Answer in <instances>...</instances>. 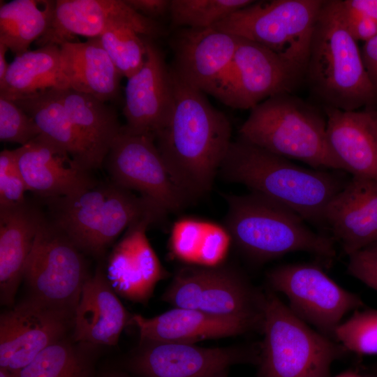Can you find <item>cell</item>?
<instances>
[{"label": "cell", "mask_w": 377, "mask_h": 377, "mask_svg": "<svg viewBox=\"0 0 377 377\" xmlns=\"http://www.w3.org/2000/svg\"><path fill=\"white\" fill-rule=\"evenodd\" d=\"M101 43L122 76L130 77L143 66L147 54L144 37L119 24H112L98 36Z\"/></svg>", "instance_id": "836d02e7"}, {"label": "cell", "mask_w": 377, "mask_h": 377, "mask_svg": "<svg viewBox=\"0 0 377 377\" xmlns=\"http://www.w3.org/2000/svg\"><path fill=\"white\" fill-rule=\"evenodd\" d=\"M360 51L368 78L377 95V35L365 42Z\"/></svg>", "instance_id": "60d3db41"}, {"label": "cell", "mask_w": 377, "mask_h": 377, "mask_svg": "<svg viewBox=\"0 0 377 377\" xmlns=\"http://www.w3.org/2000/svg\"><path fill=\"white\" fill-rule=\"evenodd\" d=\"M13 101L35 121L40 135L68 153L82 168L93 170L85 146L55 89Z\"/></svg>", "instance_id": "f546056e"}, {"label": "cell", "mask_w": 377, "mask_h": 377, "mask_svg": "<svg viewBox=\"0 0 377 377\" xmlns=\"http://www.w3.org/2000/svg\"><path fill=\"white\" fill-rule=\"evenodd\" d=\"M170 68L173 110L154 138L172 179L191 202L212 188L232 142V127L227 116L209 103L206 94Z\"/></svg>", "instance_id": "6da1fadb"}, {"label": "cell", "mask_w": 377, "mask_h": 377, "mask_svg": "<svg viewBox=\"0 0 377 377\" xmlns=\"http://www.w3.org/2000/svg\"><path fill=\"white\" fill-rule=\"evenodd\" d=\"M323 224L348 256L377 242V179L352 177L327 205Z\"/></svg>", "instance_id": "44dd1931"}, {"label": "cell", "mask_w": 377, "mask_h": 377, "mask_svg": "<svg viewBox=\"0 0 377 377\" xmlns=\"http://www.w3.org/2000/svg\"><path fill=\"white\" fill-rule=\"evenodd\" d=\"M211 377H229L228 376V369L219 371Z\"/></svg>", "instance_id": "c3c4849f"}, {"label": "cell", "mask_w": 377, "mask_h": 377, "mask_svg": "<svg viewBox=\"0 0 377 377\" xmlns=\"http://www.w3.org/2000/svg\"><path fill=\"white\" fill-rule=\"evenodd\" d=\"M260 346L205 348L195 344L140 341L124 367L138 377H211L240 364H258Z\"/></svg>", "instance_id": "5bb4252c"}, {"label": "cell", "mask_w": 377, "mask_h": 377, "mask_svg": "<svg viewBox=\"0 0 377 377\" xmlns=\"http://www.w3.org/2000/svg\"><path fill=\"white\" fill-rule=\"evenodd\" d=\"M99 377H130L126 373L119 371H107L101 374Z\"/></svg>", "instance_id": "bcb514c9"}, {"label": "cell", "mask_w": 377, "mask_h": 377, "mask_svg": "<svg viewBox=\"0 0 377 377\" xmlns=\"http://www.w3.org/2000/svg\"><path fill=\"white\" fill-rule=\"evenodd\" d=\"M323 110L327 144L343 170L352 177L377 179V133L367 114L363 110Z\"/></svg>", "instance_id": "d4e9b609"}, {"label": "cell", "mask_w": 377, "mask_h": 377, "mask_svg": "<svg viewBox=\"0 0 377 377\" xmlns=\"http://www.w3.org/2000/svg\"><path fill=\"white\" fill-rule=\"evenodd\" d=\"M133 315L124 307L99 265L85 281L73 318V339L98 347L115 346Z\"/></svg>", "instance_id": "7402d4cb"}, {"label": "cell", "mask_w": 377, "mask_h": 377, "mask_svg": "<svg viewBox=\"0 0 377 377\" xmlns=\"http://www.w3.org/2000/svg\"><path fill=\"white\" fill-rule=\"evenodd\" d=\"M363 110L370 118L377 133V97L371 104L363 108Z\"/></svg>", "instance_id": "ee69618b"}, {"label": "cell", "mask_w": 377, "mask_h": 377, "mask_svg": "<svg viewBox=\"0 0 377 377\" xmlns=\"http://www.w3.org/2000/svg\"><path fill=\"white\" fill-rule=\"evenodd\" d=\"M232 244L226 228L192 217L178 219L169 239L171 255L185 265L213 267L223 265Z\"/></svg>", "instance_id": "f1b7e54d"}, {"label": "cell", "mask_w": 377, "mask_h": 377, "mask_svg": "<svg viewBox=\"0 0 377 377\" xmlns=\"http://www.w3.org/2000/svg\"><path fill=\"white\" fill-rule=\"evenodd\" d=\"M97 347L67 335L48 346L13 377H96Z\"/></svg>", "instance_id": "1f68e13d"}, {"label": "cell", "mask_w": 377, "mask_h": 377, "mask_svg": "<svg viewBox=\"0 0 377 377\" xmlns=\"http://www.w3.org/2000/svg\"><path fill=\"white\" fill-rule=\"evenodd\" d=\"M55 91L85 146L93 170L101 168L121 131L116 112L91 95L72 89Z\"/></svg>", "instance_id": "4316f807"}, {"label": "cell", "mask_w": 377, "mask_h": 377, "mask_svg": "<svg viewBox=\"0 0 377 377\" xmlns=\"http://www.w3.org/2000/svg\"><path fill=\"white\" fill-rule=\"evenodd\" d=\"M259 377H329L332 363L348 352L297 317L276 295L265 293Z\"/></svg>", "instance_id": "52a82bcc"}, {"label": "cell", "mask_w": 377, "mask_h": 377, "mask_svg": "<svg viewBox=\"0 0 377 377\" xmlns=\"http://www.w3.org/2000/svg\"><path fill=\"white\" fill-rule=\"evenodd\" d=\"M335 377H372L371 375L368 373H360L358 371L350 370L339 374Z\"/></svg>", "instance_id": "f6af8a7d"}, {"label": "cell", "mask_w": 377, "mask_h": 377, "mask_svg": "<svg viewBox=\"0 0 377 377\" xmlns=\"http://www.w3.org/2000/svg\"><path fill=\"white\" fill-rule=\"evenodd\" d=\"M348 257V273L377 291V253L364 249Z\"/></svg>", "instance_id": "74e56055"}, {"label": "cell", "mask_w": 377, "mask_h": 377, "mask_svg": "<svg viewBox=\"0 0 377 377\" xmlns=\"http://www.w3.org/2000/svg\"><path fill=\"white\" fill-rule=\"evenodd\" d=\"M334 340L348 352L377 355V309H357L336 328Z\"/></svg>", "instance_id": "e575fe53"}, {"label": "cell", "mask_w": 377, "mask_h": 377, "mask_svg": "<svg viewBox=\"0 0 377 377\" xmlns=\"http://www.w3.org/2000/svg\"><path fill=\"white\" fill-rule=\"evenodd\" d=\"M52 222L85 254L100 258L134 222L167 213L151 200L113 182L96 184L77 194L49 199Z\"/></svg>", "instance_id": "277c9868"}, {"label": "cell", "mask_w": 377, "mask_h": 377, "mask_svg": "<svg viewBox=\"0 0 377 377\" xmlns=\"http://www.w3.org/2000/svg\"><path fill=\"white\" fill-rule=\"evenodd\" d=\"M219 170L228 180L316 225L323 224L327 205L348 182L332 172L300 166L240 138L231 142Z\"/></svg>", "instance_id": "7a4b0ae2"}, {"label": "cell", "mask_w": 377, "mask_h": 377, "mask_svg": "<svg viewBox=\"0 0 377 377\" xmlns=\"http://www.w3.org/2000/svg\"><path fill=\"white\" fill-rule=\"evenodd\" d=\"M105 161L112 182L139 192L167 213L179 212L190 203L172 179L151 135L121 128Z\"/></svg>", "instance_id": "4fadbf2b"}, {"label": "cell", "mask_w": 377, "mask_h": 377, "mask_svg": "<svg viewBox=\"0 0 377 377\" xmlns=\"http://www.w3.org/2000/svg\"><path fill=\"white\" fill-rule=\"evenodd\" d=\"M161 299L175 308L244 320L262 332L265 293L232 267L185 265L176 271Z\"/></svg>", "instance_id": "9c48e42d"}, {"label": "cell", "mask_w": 377, "mask_h": 377, "mask_svg": "<svg viewBox=\"0 0 377 377\" xmlns=\"http://www.w3.org/2000/svg\"><path fill=\"white\" fill-rule=\"evenodd\" d=\"M365 249L373 251L377 253V242L373 244L372 245L368 246Z\"/></svg>", "instance_id": "681fc988"}, {"label": "cell", "mask_w": 377, "mask_h": 377, "mask_svg": "<svg viewBox=\"0 0 377 377\" xmlns=\"http://www.w3.org/2000/svg\"><path fill=\"white\" fill-rule=\"evenodd\" d=\"M322 107L356 111L377 97L357 41L349 32L342 0H325L313 31L304 75Z\"/></svg>", "instance_id": "3957f363"}, {"label": "cell", "mask_w": 377, "mask_h": 377, "mask_svg": "<svg viewBox=\"0 0 377 377\" xmlns=\"http://www.w3.org/2000/svg\"><path fill=\"white\" fill-rule=\"evenodd\" d=\"M74 316L29 297L0 315V367L11 372L31 363L73 330Z\"/></svg>", "instance_id": "9a60e30c"}, {"label": "cell", "mask_w": 377, "mask_h": 377, "mask_svg": "<svg viewBox=\"0 0 377 377\" xmlns=\"http://www.w3.org/2000/svg\"><path fill=\"white\" fill-rule=\"evenodd\" d=\"M40 134L35 121L13 100L0 96V140L26 145Z\"/></svg>", "instance_id": "d590c367"}, {"label": "cell", "mask_w": 377, "mask_h": 377, "mask_svg": "<svg viewBox=\"0 0 377 377\" xmlns=\"http://www.w3.org/2000/svg\"><path fill=\"white\" fill-rule=\"evenodd\" d=\"M68 89L91 95L103 102L119 96L123 77L103 47L99 38L59 45Z\"/></svg>", "instance_id": "484cf974"}, {"label": "cell", "mask_w": 377, "mask_h": 377, "mask_svg": "<svg viewBox=\"0 0 377 377\" xmlns=\"http://www.w3.org/2000/svg\"><path fill=\"white\" fill-rule=\"evenodd\" d=\"M14 151L27 190L48 200L71 196L97 184L91 172L40 134Z\"/></svg>", "instance_id": "ffe728a7"}, {"label": "cell", "mask_w": 377, "mask_h": 377, "mask_svg": "<svg viewBox=\"0 0 377 377\" xmlns=\"http://www.w3.org/2000/svg\"><path fill=\"white\" fill-rule=\"evenodd\" d=\"M343 6L377 22V0H343Z\"/></svg>", "instance_id": "b9f144b4"}, {"label": "cell", "mask_w": 377, "mask_h": 377, "mask_svg": "<svg viewBox=\"0 0 377 377\" xmlns=\"http://www.w3.org/2000/svg\"><path fill=\"white\" fill-rule=\"evenodd\" d=\"M132 324L138 329L140 341L191 344L260 332L244 320L175 307L151 318L133 314Z\"/></svg>", "instance_id": "603a6c76"}, {"label": "cell", "mask_w": 377, "mask_h": 377, "mask_svg": "<svg viewBox=\"0 0 377 377\" xmlns=\"http://www.w3.org/2000/svg\"><path fill=\"white\" fill-rule=\"evenodd\" d=\"M89 276L83 253L45 217L24 270L27 297L74 316Z\"/></svg>", "instance_id": "30bf717a"}, {"label": "cell", "mask_w": 377, "mask_h": 377, "mask_svg": "<svg viewBox=\"0 0 377 377\" xmlns=\"http://www.w3.org/2000/svg\"><path fill=\"white\" fill-rule=\"evenodd\" d=\"M144 37L147 54L142 68L127 78L122 130L132 134L155 137L168 123L173 110L175 95L170 66L151 38Z\"/></svg>", "instance_id": "e0dca14e"}, {"label": "cell", "mask_w": 377, "mask_h": 377, "mask_svg": "<svg viewBox=\"0 0 377 377\" xmlns=\"http://www.w3.org/2000/svg\"><path fill=\"white\" fill-rule=\"evenodd\" d=\"M156 223H161L151 217L134 222L108 257L105 273L111 286L135 303L147 304L157 283L169 275L146 235L148 227Z\"/></svg>", "instance_id": "ac0fdd59"}, {"label": "cell", "mask_w": 377, "mask_h": 377, "mask_svg": "<svg viewBox=\"0 0 377 377\" xmlns=\"http://www.w3.org/2000/svg\"><path fill=\"white\" fill-rule=\"evenodd\" d=\"M0 377H13V374L8 369L0 367Z\"/></svg>", "instance_id": "7dc6e473"}, {"label": "cell", "mask_w": 377, "mask_h": 377, "mask_svg": "<svg viewBox=\"0 0 377 377\" xmlns=\"http://www.w3.org/2000/svg\"><path fill=\"white\" fill-rule=\"evenodd\" d=\"M44 219L42 212L27 201L16 206L0 207L1 305L10 308L15 304L27 258Z\"/></svg>", "instance_id": "cb8c5ba5"}, {"label": "cell", "mask_w": 377, "mask_h": 377, "mask_svg": "<svg viewBox=\"0 0 377 377\" xmlns=\"http://www.w3.org/2000/svg\"><path fill=\"white\" fill-rule=\"evenodd\" d=\"M238 37L215 29L179 28L170 40V67L184 82L212 95L232 61Z\"/></svg>", "instance_id": "d6986e66"}, {"label": "cell", "mask_w": 377, "mask_h": 377, "mask_svg": "<svg viewBox=\"0 0 377 377\" xmlns=\"http://www.w3.org/2000/svg\"><path fill=\"white\" fill-rule=\"evenodd\" d=\"M252 0H171L169 15L172 27L206 29L251 4Z\"/></svg>", "instance_id": "d6a6232c"}, {"label": "cell", "mask_w": 377, "mask_h": 377, "mask_svg": "<svg viewBox=\"0 0 377 377\" xmlns=\"http://www.w3.org/2000/svg\"><path fill=\"white\" fill-rule=\"evenodd\" d=\"M325 112L293 94L272 96L250 110L239 138L313 169L343 170L326 138Z\"/></svg>", "instance_id": "8992f818"}, {"label": "cell", "mask_w": 377, "mask_h": 377, "mask_svg": "<svg viewBox=\"0 0 377 377\" xmlns=\"http://www.w3.org/2000/svg\"><path fill=\"white\" fill-rule=\"evenodd\" d=\"M343 6L347 28L357 41L365 43L377 35V22Z\"/></svg>", "instance_id": "f35d334b"}, {"label": "cell", "mask_w": 377, "mask_h": 377, "mask_svg": "<svg viewBox=\"0 0 377 377\" xmlns=\"http://www.w3.org/2000/svg\"><path fill=\"white\" fill-rule=\"evenodd\" d=\"M124 1L143 16L156 20L169 14L171 0H124Z\"/></svg>", "instance_id": "ab89813d"}, {"label": "cell", "mask_w": 377, "mask_h": 377, "mask_svg": "<svg viewBox=\"0 0 377 377\" xmlns=\"http://www.w3.org/2000/svg\"><path fill=\"white\" fill-rule=\"evenodd\" d=\"M112 24L126 27L154 40L163 29L156 20L138 13L124 0H57L50 26L36 40L39 47L73 41L75 36L98 38Z\"/></svg>", "instance_id": "2e32d148"}, {"label": "cell", "mask_w": 377, "mask_h": 377, "mask_svg": "<svg viewBox=\"0 0 377 377\" xmlns=\"http://www.w3.org/2000/svg\"><path fill=\"white\" fill-rule=\"evenodd\" d=\"M369 373L372 377H377V364L374 365V368Z\"/></svg>", "instance_id": "f907efd6"}, {"label": "cell", "mask_w": 377, "mask_h": 377, "mask_svg": "<svg viewBox=\"0 0 377 377\" xmlns=\"http://www.w3.org/2000/svg\"><path fill=\"white\" fill-rule=\"evenodd\" d=\"M324 1H254L212 28L267 47L305 75L313 31Z\"/></svg>", "instance_id": "ba28073f"}, {"label": "cell", "mask_w": 377, "mask_h": 377, "mask_svg": "<svg viewBox=\"0 0 377 377\" xmlns=\"http://www.w3.org/2000/svg\"><path fill=\"white\" fill-rule=\"evenodd\" d=\"M8 50L6 45L0 42V81L3 79L9 65L6 61V52Z\"/></svg>", "instance_id": "7bdbcfd3"}, {"label": "cell", "mask_w": 377, "mask_h": 377, "mask_svg": "<svg viewBox=\"0 0 377 377\" xmlns=\"http://www.w3.org/2000/svg\"><path fill=\"white\" fill-rule=\"evenodd\" d=\"M55 1L13 0L1 3L0 42L14 54L29 50L50 26Z\"/></svg>", "instance_id": "4dcf8cb0"}, {"label": "cell", "mask_w": 377, "mask_h": 377, "mask_svg": "<svg viewBox=\"0 0 377 377\" xmlns=\"http://www.w3.org/2000/svg\"><path fill=\"white\" fill-rule=\"evenodd\" d=\"M225 198V226L232 243L251 259L265 262L297 251L323 258L335 256L334 239L313 231L287 207L253 192Z\"/></svg>", "instance_id": "5b68a950"}, {"label": "cell", "mask_w": 377, "mask_h": 377, "mask_svg": "<svg viewBox=\"0 0 377 377\" xmlns=\"http://www.w3.org/2000/svg\"><path fill=\"white\" fill-rule=\"evenodd\" d=\"M303 81L304 73L278 54L238 37L230 66L212 96L232 108L251 110L272 96L293 94Z\"/></svg>", "instance_id": "7c38bea8"}, {"label": "cell", "mask_w": 377, "mask_h": 377, "mask_svg": "<svg viewBox=\"0 0 377 377\" xmlns=\"http://www.w3.org/2000/svg\"><path fill=\"white\" fill-rule=\"evenodd\" d=\"M28 191L18 168L14 150L0 153V207L16 206L26 202Z\"/></svg>", "instance_id": "8d00e7d4"}, {"label": "cell", "mask_w": 377, "mask_h": 377, "mask_svg": "<svg viewBox=\"0 0 377 377\" xmlns=\"http://www.w3.org/2000/svg\"><path fill=\"white\" fill-rule=\"evenodd\" d=\"M267 279L272 290L287 297L297 317L334 340L346 314L364 306L357 294L339 286L313 264L280 265L267 272Z\"/></svg>", "instance_id": "8fae6325"}, {"label": "cell", "mask_w": 377, "mask_h": 377, "mask_svg": "<svg viewBox=\"0 0 377 377\" xmlns=\"http://www.w3.org/2000/svg\"><path fill=\"white\" fill-rule=\"evenodd\" d=\"M52 89H68L61 47L57 45L15 57L0 81V96L11 100Z\"/></svg>", "instance_id": "83f0119b"}]
</instances>
